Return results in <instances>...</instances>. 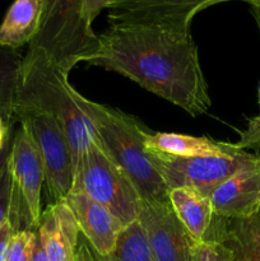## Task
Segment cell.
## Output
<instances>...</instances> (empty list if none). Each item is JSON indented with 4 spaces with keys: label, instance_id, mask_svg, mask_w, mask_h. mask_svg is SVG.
I'll return each instance as SVG.
<instances>
[{
    "label": "cell",
    "instance_id": "8992f818",
    "mask_svg": "<svg viewBox=\"0 0 260 261\" xmlns=\"http://www.w3.org/2000/svg\"><path fill=\"white\" fill-rule=\"evenodd\" d=\"M10 176L9 221L13 231H37L41 214V190L45 171L32 137L23 125L13 133L7 162Z\"/></svg>",
    "mask_w": 260,
    "mask_h": 261
},
{
    "label": "cell",
    "instance_id": "9c48e42d",
    "mask_svg": "<svg viewBox=\"0 0 260 261\" xmlns=\"http://www.w3.org/2000/svg\"><path fill=\"white\" fill-rule=\"evenodd\" d=\"M233 0H124L109 8V24H157L190 32L196 14L212 5ZM251 4L252 0H240Z\"/></svg>",
    "mask_w": 260,
    "mask_h": 261
},
{
    "label": "cell",
    "instance_id": "ac0fdd59",
    "mask_svg": "<svg viewBox=\"0 0 260 261\" xmlns=\"http://www.w3.org/2000/svg\"><path fill=\"white\" fill-rule=\"evenodd\" d=\"M226 244L240 261H260V212L247 219H229Z\"/></svg>",
    "mask_w": 260,
    "mask_h": 261
},
{
    "label": "cell",
    "instance_id": "f1b7e54d",
    "mask_svg": "<svg viewBox=\"0 0 260 261\" xmlns=\"http://www.w3.org/2000/svg\"><path fill=\"white\" fill-rule=\"evenodd\" d=\"M12 142H13V134L12 137H10V139L8 140L7 144H5V147L0 150V175H2L5 166H7L8 158H9V154H10V149H12Z\"/></svg>",
    "mask_w": 260,
    "mask_h": 261
},
{
    "label": "cell",
    "instance_id": "5bb4252c",
    "mask_svg": "<svg viewBox=\"0 0 260 261\" xmlns=\"http://www.w3.org/2000/svg\"><path fill=\"white\" fill-rule=\"evenodd\" d=\"M145 149L181 158L191 157H233L241 153L235 143L217 142L206 137L176 134V133H148Z\"/></svg>",
    "mask_w": 260,
    "mask_h": 261
},
{
    "label": "cell",
    "instance_id": "52a82bcc",
    "mask_svg": "<svg viewBox=\"0 0 260 261\" xmlns=\"http://www.w3.org/2000/svg\"><path fill=\"white\" fill-rule=\"evenodd\" d=\"M32 137L45 171L48 204L63 200L73 185L74 162L69 140L58 120L45 112L27 110L15 116Z\"/></svg>",
    "mask_w": 260,
    "mask_h": 261
},
{
    "label": "cell",
    "instance_id": "cb8c5ba5",
    "mask_svg": "<svg viewBox=\"0 0 260 261\" xmlns=\"http://www.w3.org/2000/svg\"><path fill=\"white\" fill-rule=\"evenodd\" d=\"M124 2V0H84V9H86V14L88 19L93 23L97 15L102 12L103 9H109V8L114 7L115 4Z\"/></svg>",
    "mask_w": 260,
    "mask_h": 261
},
{
    "label": "cell",
    "instance_id": "4dcf8cb0",
    "mask_svg": "<svg viewBox=\"0 0 260 261\" xmlns=\"http://www.w3.org/2000/svg\"><path fill=\"white\" fill-rule=\"evenodd\" d=\"M259 107H260V87H259ZM254 119L256 120V121H260V114L257 115V116H255Z\"/></svg>",
    "mask_w": 260,
    "mask_h": 261
},
{
    "label": "cell",
    "instance_id": "e0dca14e",
    "mask_svg": "<svg viewBox=\"0 0 260 261\" xmlns=\"http://www.w3.org/2000/svg\"><path fill=\"white\" fill-rule=\"evenodd\" d=\"M23 55L15 48L0 45V117L14 125V105Z\"/></svg>",
    "mask_w": 260,
    "mask_h": 261
},
{
    "label": "cell",
    "instance_id": "8fae6325",
    "mask_svg": "<svg viewBox=\"0 0 260 261\" xmlns=\"http://www.w3.org/2000/svg\"><path fill=\"white\" fill-rule=\"evenodd\" d=\"M63 200L73 212L79 232L86 237L92 249L99 256H110L116 246L120 233L126 226L106 206L84 194L69 191Z\"/></svg>",
    "mask_w": 260,
    "mask_h": 261
},
{
    "label": "cell",
    "instance_id": "4fadbf2b",
    "mask_svg": "<svg viewBox=\"0 0 260 261\" xmlns=\"http://www.w3.org/2000/svg\"><path fill=\"white\" fill-rule=\"evenodd\" d=\"M37 233L48 261H74L79 227L64 200L48 204L42 212Z\"/></svg>",
    "mask_w": 260,
    "mask_h": 261
},
{
    "label": "cell",
    "instance_id": "d4e9b609",
    "mask_svg": "<svg viewBox=\"0 0 260 261\" xmlns=\"http://www.w3.org/2000/svg\"><path fill=\"white\" fill-rule=\"evenodd\" d=\"M74 261H101L99 255L92 249L89 242L87 241L83 234H79L78 245L75 250V259Z\"/></svg>",
    "mask_w": 260,
    "mask_h": 261
},
{
    "label": "cell",
    "instance_id": "d6986e66",
    "mask_svg": "<svg viewBox=\"0 0 260 261\" xmlns=\"http://www.w3.org/2000/svg\"><path fill=\"white\" fill-rule=\"evenodd\" d=\"M111 261H155L139 221L127 224L117 239Z\"/></svg>",
    "mask_w": 260,
    "mask_h": 261
},
{
    "label": "cell",
    "instance_id": "277c9868",
    "mask_svg": "<svg viewBox=\"0 0 260 261\" xmlns=\"http://www.w3.org/2000/svg\"><path fill=\"white\" fill-rule=\"evenodd\" d=\"M30 47L41 48L65 74L98 47L84 0H42L40 31Z\"/></svg>",
    "mask_w": 260,
    "mask_h": 261
},
{
    "label": "cell",
    "instance_id": "83f0119b",
    "mask_svg": "<svg viewBox=\"0 0 260 261\" xmlns=\"http://www.w3.org/2000/svg\"><path fill=\"white\" fill-rule=\"evenodd\" d=\"M31 261H48L47 256H46L45 249L42 246V242H41L40 236H38L37 231H36V241H35V247H33V254H32V260Z\"/></svg>",
    "mask_w": 260,
    "mask_h": 261
},
{
    "label": "cell",
    "instance_id": "30bf717a",
    "mask_svg": "<svg viewBox=\"0 0 260 261\" xmlns=\"http://www.w3.org/2000/svg\"><path fill=\"white\" fill-rule=\"evenodd\" d=\"M138 221L155 261H190L193 240L176 217L170 200H142Z\"/></svg>",
    "mask_w": 260,
    "mask_h": 261
},
{
    "label": "cell",
    "instance_id": "d6a6232c",
    "mask_svg": "<svg viewBox=\"0 0 260 261\" xmlns=\"http://www.w3.org/2000/svg\"><path fill=\"white\" fill-rule=\"evenodd\" d=\"M235 261H240V260L239 259H235Z\"/></svg>",
    "mask_w": 260,
    "mask_h": 261
},
{
    "label": "cell",
    "instance_id": "4316f807",
    "mask_svg": "<svg viewBox=\"0 0 260 261\" xmlns=\"http://www.w3.org/2000/svg\"><path fill=\"white\" fill-rule=\"evenodd\" d=\"M13 125H9L0 117V150L5 147L13 134Z\"/></svg>",
    "mask_w": 260,
    "mask_h": 261
},
{
    "label": "cell",
    "instance_id": "f546056e",
    "mask_svg": "<svg viewBox=\"0 0 260 261\" xmlns=\"http://www.w3.org/2000/svg\"><path fill=\"white\" fill-rule=\"evenodd\" d=\"M250 7H251V13L252 15H254L255 22H256L257 28H259V32H260V0H252Z\"/></svg>",
    "mask_w": 260,
    "mask_h": 261
},
{
    "label": "cell",
    "instance_id": "7402d4cb",
    "mask_svg": "<svg viewBox=\"0 0 260 261\" xmlns=\"http://www.w3.org/2000/svg\"><path fill=\"white\" fill-rule=\"evenodd\" d=\"M241 149H254L255 152L260 149V121L252 117L247 122V127L240 133V140L235 143Z\"/></svg>",
    "mask_w": 260,
    "mask_h": 261
},
{
    "label": "cell",
    "instance_id": "1f68e13d",
    "mask_svg": "<svg viewBox=\"0 0 260 261\" xmlns=\"http://www.w3.org/2000/svg\"><path fill=\"white\" fill-rule=\"evenodd\" d=\"M101 257V261H111V259H110V257H103V256H99Z\"/></svg>",
    "mask_w": 260,
    "mask_h": 261
},
{
    "label": "cell",
    "instance_id": "5b68a950",
    "mask_svg": "<svg viewBox=\"0 0 260 261\" xmlns=\"http://www.w3.org/2000/svg\"><path fill=\"white\" fill-rule=\"evenodd\" d=\"M70 191L84 194L106 206L124 226L139 218L142 196L98 138L79 157Z\"/></svg>",
    "mask_w": 260,
    "mask_h": 261
},
{
    "label": "cell",
    "instance_id": "3957f363",
    "mask_svg": "<svg viewBox=\"0 0 260 261\" xmlns=\"http://www.w3.org/2000/svg\"><path fill=\"white\" fill-rule=\"evenodd\" d=\"M74 94L81 109L91 119L98 139L132 178L142 200L167 201L170 190L153 167L145 149V135L149 130L132 115L91 101L78 91Z\"/></svg>",
    "mask_w": 260,
    "mask_h": 261
},
{
    "label": "cell",
    "instance_id": "484cf974",
    "mask_svg": "<svg viewBox=\"0 0 260 261\" xmlns=\"http://www.w3.org/2000/svg\"><path fill=\"white\" fill-rule=\"evenodd\" d=\"M13 233H14V231H13L9 221L7 219V221L0 226V261L7 260L8 249H9V244L10 240H12Z\"/></svg>",
    "mask_w": 260,
    "mask_h": 261
},
{
    "label": "cell",
    "instance_id": "ba28073f",
    "mask_svg": "<svg viewBox=\"0 0 260 261\" xmlns=\"http://www.w3.org/2000/svg\"><path fill=\"white\" fill-rule=\"evenodd\" d=\"M148 154L168 190L193 188L208 196H211L219 184L237 171L260 163V155L251 154L245 149L233 157L181 158L153 150H148Z\"/></svg>",
    "mask_w": 260,
    "mask_h": 261
},
{
    "label": "cell",
    "instance_id": "2e32d148",
    "mask_svg": "<svg viewBox=\"0 0 260 261\" xmlns=\"http://www.w3.org/2000/svg\"><path fill=\"white\" fill-rule=\"evenodd\" d=\"M42 0H14L0 24V45L15 48L30 45L40 31Z\"/></svg>",
    "mask_w": 260,
    "mask_h": 261
},
{
    "label": "cell",
    "instance_id": "6da1fadb",
    "mask_svg": "<svg viewBox=\"0 0 260 261\" xmlns=\"http://www.w3.org/2000/svg\"><path fill=\"white\" fill-rule=\"evenodd\" d=\"M84 63L121 74L191 116L205 114L212 105L190 32L157 24H109Z\"/></svg>",
    "mask_w": 260,
    "mask_h": 261
},
{
    "label": "cell",
    "instance_id": "603a6c76",
    "mask_svg": "<svg viewBox=\"0 0 260 261\" xmlns=\"http://www.w3.org/2000/svg\"><path fill=\"white\" fill-rule=\"evenodd\" d=\"M10 205V176L5 166L0 175V226L4 223L9 216Z\"/></svg>",
    "mask_w": 260,
    "mask_h": 261
},
{
    "label": "cell",
    "instance_id": "9a60e30c",
    "mask_svg": "<svg viewBox=\"0 0 260 261\" xmlns=\"http://www.w3.org/2000/svg\"><path fill=\"white\" fill-rule=\"evenodd\" d=\"M168 200L193 241H204L214 221L211 196L193 188L171 189Z\"/></svg>",
    "mask_w": 260,
    "mask_h": 261
},
{
    "label": "cell",
    "instance_id": "7a4b0ae2",
    "mask_svg": "<svg viewBox=\"0 0 260 261\" xmlns=\"http://www.w3.org/2000/svg\"><path fill=\"white\" fill-rule=\"evenodd\" d=\"M68 76L45 51L28 47L18 76L14 119L27 110L55 117L68 138L75 167L79 157L98 137L91 119L76 102L75 89Z\"/></svg>",
    "mask_w": 260,
    "mask_h": 261
},
{
    "label": "cell",
    "instance_id": "ffe728a7",
    "mask_svg": "<svg viewBox=\"0 0 260 261\" xmlns=\"http://www.w3.org/2000/svg\"><path fill=\"white\" fill-rule=\"evenodd\" d=\"M231 246L216 241H193L190 261H235Z\"/></svg>",
    "mask_w": 260,
    "mask_h": 261
},
{
    "label": "cell",
    "instance_id": "44dd1931",
    "mask_svg": "<svg viewBox=\"0 0 260 261\" xmlns=\"http://www.w3.org/2000/svg\"><path fill=\"white\" fill-rule=\"evenodd\" d=\"M36 241V231L14 232L5 261H31Z\"/></svg>",
    "mask_w": 260,
    "mask_h": 261
},
{
    "label": "cell",
    "instance_id": "7c38bea8",
    "mask_svg": "<svg viewBox=\"0 0 260 261\" xmlns=\"http://www.w3.org/2000/svg\"><path fill=\"white\" fill-rule=\"evenodd\" d=\"M214 216L247 219L260 212V163L242 168L219 184L211 194Z\"/></svg>",
    "mask_w": 260,
    "mask_h": 261
}]
</instances>
